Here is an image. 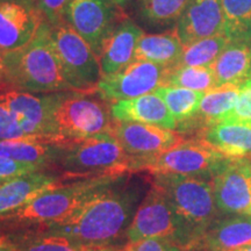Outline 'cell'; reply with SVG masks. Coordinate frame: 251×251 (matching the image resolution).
I'll list each match as a JSON object with an SVG mask.
<instances>
[{
	"label": "cell",
	"mask_w": 251,
	"mask_h": 251,
	"mask_svg": "<svg viewBox=\"0 0 251 251\" xmlns=\"http://www.w3.org/2000/svg\"><path fill=\"white\" fill-rule=\"evenodd\" d=\"M141 194V185L129 183L125 176L67 218L43 224L46 233L67 237L83 247L112 246L127 234Z\"/></svg>",
	"instance_id": "1"
},
{
	"label": "cell",
	"mask_w": 251,
	"mask_h": 251,
	"mask_svg": "<svg viewBox=\"0 0 251 251\" xmlns=\"http://www.w3.org/2000/svg\"><path fill=\"white\" fill-rule=\"evenodd\" d=\"M8 85L26 92L71 91L45 21L27 45L6 51Z\"/></svg>",
	"instance_id": "2"
},
{
	"label": "cell",
	"mask_w": 251,
	"mask_h": 251,
	"mask_svg": "<svg viewBox=\"0 0 251 251\" xmlns=\"http://www.w3.org/2000/svg\"><path fill=\"white\" fill-rule=\"evenodd\" d=\"M93 92H54L50 94V129L56 144L111 134L115 121L107 100Z\"/></svg>",
	"instance_id": "3"
},
{
	"label": "cell",
	"mask_w": 251,
	"mask_h": 251,
	"mask_svg": "<svg viewBox=\"0 0 251 251\" xmlns=\"http://www.w3.org/2000/svg\"><path fill=\"white\" fill-rule=\"evenodd\" d=\"M55 164L65 178L120 176L134 172L135 157L126 152L112 134H99L86 139L59 144Z\"/></svg>",
	"instance_id": "4"
},
{
	"label": "cell",
	"mask_w": 251,
	"mask_h": 251,
	"mask_svg": "<svg viewBox=\"0 0 251 251\" xmlns=\"http://www.w3.org/2000/svg\"><path fill=\"white\" fill-rule=\"evenodd\" d=\"M153 184L164 191L198 247L208 228L221 214L216 208L212 180L180 175H153Z\"/></svg>",
	"instance_id": "5"
},
{
	"label": "cell",
	"mask_w": 251,
	"mask_h": 251,
	"mask_svg": "<svg viewBox=\"0 0 251 251\" xmlns=\"http://www.w3.org/2000/svg\"><path fill=\"white\" fill-rule=\"evenodd\" d=\"M229 159L202 139L183 140L172 148L148 158L135 157L134 171L153 175H180L212 180Z\"/></svg>",
	"instance_id": "6"
},
{
	"label": "cell",
	"mask_w": 251,
	"mask_h": 251,
	"mask_svg": "<svg viewBox=\"0 0 251 251\" xmlns=\"http://www.w3.org/2000/svg\"><path fill=\"white\" fill-rule=\"evenodd\" d=\"M124 177L125 175L96 176L72 181L69 185H59L13 213L12 216L41 224L57 221L67 218Z\"/></svg>",
	"instance_id": "7"
},
{
	"label": "cell",
	"mask_w": 251,
	"mask_h": 251,
	"mask_svg": "<svg viewBox=\"0 0 251 251\" xmlns=\"http://www.w3.org/2000/svg\"><path fill=\"white\" fill-rule=\"evenodd\" d=\"M128 242L147 238L171 241L185 250L193 249V242L164 191L153 184L137 207L126 234Z\"/></svg>",
	"instance_id": "8"
},
{
	"label": "cell",
	"mask_w": 251,
	"mask_h": 251,
	"mask_svg": "<svg viewBox=\"0 0 251 251\" xmlns=\"http://www.w3.org/2000/svg\"><path fill=\"white\" fill-rule=\"evenodd\" d=\"M50 35L71 91L96 92L102 74L91 47L65 21L50 25Z\"/></svg>",
	"instance_id": "9"
},
{
	"label": "cell",
	"mask_w": 251,
	"mask_h": 251,
	"mask_svg": "<svg viewBox=\"0 0 251 251\" xmlns=\"http://www.w3.org/2000/svg\"><path fill=\"white\" fill-rule=\"evenodd\" d=\"M64 21L99 58L106 41L117 28V9L112 0H71Z\"/></svg>",
	"instance_id": "10"
},
{
	"label": "cell",
	"mask_w": 251,
	"mask_h": 251,
	"mask_svg": "<svg viewBox=\"0 0 251 251\" xmlns=\"http://www.w3.org/2000/svg\"><path fill=\"white\" fill-rule=\"evenodd\" d=\"M166 69L156 63L135 59L121 71L102 76L97 92L101 98L114 102L155 92L164 84Z\"/></svg>",
	"instance_id": "11"
},
{
	"label": "cell",
	"mask_w": 251,
	"mask_h": 251,
	"mask_svg": "<svg viewBox=\"0 0 251 251\" xmlns=\"http://www.w3.org/2000/svg\"><path fill=\"white\" fill-rule=\"evenodd\" d=\"M216 208L224 216L249 215L251 170L247 159L230 161L212 179Z\"/></svg>",
	"instance_id": "12"
},
{
	"label": "cell",
	"mask_w": 251,
	"mask_h": 251,
	"mask_svg": "<svg viewBox=\"0 0 251 251\" xmlns=\"http://www.w3.org/2000/svg\"><path fill=\"white\" fill-rule=\"evenodd\" d=\"M111 134L126 152L136 158L156 156L184 140L176 130L140 122L117 121Z\"/></svg>",
	"instance_id": "13"
},
{
	"label": "cell",
	"mask_w": 251,
	"mask_h": 251,
	"mask_svg": "<svg viewBox=\"0 0 251 251\" xmlns=\"http://www.w3.org/2000/svg\"><path fill=\"white\" fill-rule=\"evenodd\" d=\"M45 21L36 2L0 0V48L9 51L27 45Z\"/></svg>",
	"instance_id": "14"
},
{
	"label": "cell",
	"mask_w": 251,
	"mask_h": 251,
	"mask_svg": "<svg viewBox=\"0 0 251 251\" xmlns=\"http://www.w3.org/2000/svg\"><path fill=\"white\" fill-rule=\"evenodd\" d=\"M0 99L13 114L26 137L55 143L50 129V94L36 96L12 90L0 93Z\"/></svg>",
	"instance_id": "15"
},
{
	"label": "cell",
	"mask_w": 251,
	"mask_h": 251,
	"mask_svg": "<svg viewBox=\"0 0 251 251\" xmlns=\"http://www.w3.org/2000/svg\"><path fill=\"white\" fill-rule=\"evenodd\" d=\"M67 178L36 171L12 178L0 184V216H9L42 194L54 190Z\"/></svg>",
	"instance_id": "16"
},
{
	"label": "cell",
	"mask_w": 251,
	"mask_h": 251,
	"mask_svg": "<svg viewBox=\"0 0 251 251\" xmlns=\"http://www.w3.org/2000/svg\"><path fill=\"white\" fill-rule=\"evenodd\" d=\"M183 46L206 37L225 35V20L220 0H192L176 24Z\"/></svg>",
	"instance_id": "17"
},
{
	"label": "cell",
	"mask_w": 251,
	"mask_h": 251,
	"mask_svg": "<svg viewBox=\"0 0 251 251\" xmlns=\"http://www.w3.org/2000/svg\"><path fill=\"white\" fill-rule=\"evenodd\" d=\"M111 112L115 121L140 122L170 130L177 129V122L164 100L156 92L115 101L111 105Z\"/></svg>",
	"instance_id": "18"
},
{
	"label": "cell",
	"mask_w": 251,
	"mask_h": 251,
	"mask_svg": "<svg viewBox=\"0 0 251 251\" xmlns=\"http://www.w3.org/2000/svg\"><path fill=\"white\" fill-rule=\"evenodd\" d=\"M143 36V30L129 20L119 25L106 41L99 56L102 76L121 71L135 61L137 43Z\"/></svg>",
	"instance_id": "19"
},
{
	"label": "cell",
	"mask_w": 251,
	"mask_h": 251,
	"mask_svg": "<svg viewBox=\"0 0 251 251\" xmlns=\"http://www.w3.org/2000/svg\"><path fill=\"white\" fill-rule=\"evenodd\" d=\"M251 244V216L228 215L216 220L197 248L205 251L240 249Z\"/></svg>",
	"instance_id": "20"
},
{
	"label": "cell",
	"mask_w": 251,
	"mask_h": 251,
	"mask_svg": "<svg viewBox=\"0 0 251 251\" xmlns=\"http://www.w3.org/2000/svg\"><path fill=\"white\" fill-rule=\"evenodd\" d=\"M200 139L229 159H251L250 125L220 122L205 128Z\"/></svg>",
	"instance_id": "21"
},
{
	"label": "cell",
	"mask_w": 251,
	"mask_h": 251,
	"mask_svg": "<svg viewBox=\"0 0 251 251\" xmlns=\"http://www.w3.org/2000/svg\"><path fill=\"white\" fill-rule=\"evenodd\" d=\"M211 68L216 86L242 85L251 79V41L231 42Z\"/></svg>",
	"instance_id": "22"
},
{
	"label": "cell",
	"mask_w": 251,
	"mask_h": 251,
	"mask_svg": "<svg viewBox=\"0 0 251 251\" xmlns=\"http://www.w3.org/2000/svg\"><path fill=\"white\" fill-rule=\"evenodd\" d=\"M181 52L183 43L175 28L161 34H143L137 43L135 59L152 62L164 68H172L178 64Z\"/></svg>",
	"instance_id": "23"
},
{
	"label": "cell",
	"mask_w": 251,
	"mask_h": 251,
	"mask_svg": "<svg viewBox=\"0 0 251 251\" xmlns=\"http://www.w3.org/2000/svg\"><path fill=\"white\" fill-rule=\"evenodd\" d=\"M241 85L216 86L203 94L196 117L185 128L200 127L201 131L207 127L219 124L234 108L240 94Z\"/></svg>",
	"instance_id": "24"
},
{
	"label": "cell",
	"mask_w": 251,
	"mask_h": 251,
	"mask_svg": "<svg viewBox=\"0 0 251 251\" xmlns=\"http://www.w3.org/2000/svg\"><path fill=\"white\" fill-rule=\"evenodd\" d=\"M59 144L37 139L0 141V156L45 169L57 159Z\"/></svg>",
	"instance_id": "25"
},
{
	"label": "cell",
	"mask_w": 251,
	"mask_h": 251,
	"mask_svg": "<svg viewBox=\"0 0 251 251\" xmlns=\"http://www.w3.org/2000/svg\"><path fill=\"white\" fill-rule=\"evenodd\" d=\"M155 92L168 106L172 117L177 122V128H183L196 117L203 92L175 86H159Z\"/></svg>",
	"instance_id": "26"
},
{
	"label": "cell",
	"mask_w": 251,
	"mask_h": 251,
	"mask_svg": "<svg viewBox=\"0 0 251 251\" xmlns=\"http://www.w3.org/2000/svg\"><path fill=\"white\" fill-rule=\"evenodd\" d=\"M230 43L226 35L206 37L188 43L183 46V52L176 67H212Z\"/></svg>",
	"instance_id": "27"
},
{
	"label": "cell",
	"mask_w": 251,
	"mask_h": 251,
	"mask_svg": "<svg viewBox=\"0 0 251 251\" xmlns=\"http://www.w3.org/2000/svg\"><path fill=\"white\" fill-rule=\"evenodd\" d=\"M225 35L230 42L251 41V0H220Z\"/></svg>",
	"instance_id": "28"
},
{
	"label": "cell",
	"mask_w": 251,
	"mask_h": 251,
	"mask_svg": "<svg viewBox=\"0 0 251 251\" xmlns=\"http://www.w3.org/2000/svg\"><path fill=\"white\" fill-rule=\"evenodd\" d=\"M164 85L206 93L216 87V78L211 67H172L166 69Z\"/></svg>",
	"instance_id": "29"
},
{
	"label": "cell",
	"mask_w": 251,
	"mask_h": 251,
	"mask_svg": "<svg viewBox=\"0 0 251 251\" xmlns=\"http://www.w3.org/2000/svg\"><path fill=\"white\" fill-rule=\"evenodd\" d=\"M192 0H137L139 14L151 26L177 24Z\"/></svg>",
	"instance_id": "30"
},
{
	"label": "cell",
	"mask_w": 251,
	"mask_h": 251,
	"mask_svg": "<svg viewBox=\"0 0 251 251\" xmlns=\"http://www.w3.org/2000/svg\"><path fill=\"white\" fill-rule=\"evenodd\" d=\"M9 244L17 251H83L86 248L67 237L47 233L39 236L21 237Z\"/></svg>",
	"instance_id": "31"
},
{
	"label": "cell",
	"mask_w": 251,
	"mask_h": 251,
	"mask_svg": "<svg viewBox=\"0 0 251 251\" xmlns=\"http://www.w3.org/2000/svg\"><path fill=\"white\" fill-rule=\"evenodd\" d=\"M220 122H233V124L251 126V79L241 85L240 94L234 108Z\"/></svg>",
	"instance_id": "32"
},
{
	"label": "cell",
	"mask_w": 251,
	"mask_h": 251,
	"mask_svg": "<svg viewBox=\"0 0 251 251\" xmlns=\"http://www.w3.org/2000/svg\"><path fill=\"white\" fill-rule=\"evenodd\" d=\"M43 168L39 165L29 164V163H23L14 161L12 158L0 156V180H8L12 178L19 177L33 172L41 171Z\"/></svg>",
	"instance_id": "33"
},
{
	"label": "cell",
	"mask_w": 251,
	"mask_h": 251,
	"mask_svg": "<svg viewBox=\"0 0 251 251\" xmlns=\"http://www.w3.org/2000/svg\"><path fill=\"white\" fill-rule=\"evenodd\" d=\"M71 0H37L36 5L45 20L51 26L64 21V13Z\"/></svg>",
	"instance_id": "34"
},
{
	"label": "cell",
	"mask_w": 251,
	"mask_h": 251,
	"mask_svg": "<svg viewBox=\"0 0 251 251\" xmlns=\"http://www.w3.org/2000/svg\"><path fill=\"white\" fill-rule=\"evenodd\" d=\"M126 251H187L171 241L163 238H147L125 246Z\"/></svg>",
	"instance_id": "35"
},
{
	"label": "cell",
	"mask_w": 251,
	"mask_h": 251,
	"mask_svg": "<svg viewBox=\"0 0 251 251\" xmlns=\"http://www.w3.org/2000/svg\"><path fill=\"white\" fill-rule=\"evenodd\" d=\"M8 85L7 67H6V50L0 48V87Z\"/></svg>",
	"instance_id": "36"
},
{
	"label": "cell",
	"mask_w": 251,
	"mask_h": 251,
	"mask_svg": "<svg viewBox=\"0 0 251 251\" xmlns=\"http://www.w3.org/2000/svg\"><path fill=\"white\" fill-rule=\"evenodd\" d=\"M83 251H126L125 247L118 248L117 246H107V247H86Z\"/></svg>",
	"instance_id": "37"
},
{
	"label": "cell",
	"mask_w": 251,
	"mask_h": 251,
	"mask_svg": "<svg viewBox=\"0 0 251 251\" xmlns=\"http://www.w3.org/2000/svg\"><path fill=\"white\" fill-rule=\"evenodd\" d=\"M0 251H17L9 243L0 242Z\"/></svg>",
	"instance_id": "38"
},
{
	"label": "cell",
	"mask_w": 251,
	"mask_h": 251,
	"mask_svg": "<svg viewBox=\"0 0 251 251\" xmlns=\"http://www.w3.org/2000/svg\"><path fill=\"white\" fill-rule=\"evenodd\" d=\"M113 2H114V4H119V5H121V4H124V2H126L127 1V0H112Z\"/></svg>",
	"instance_id": "39"
},
{
	"label": "cell",
	"mask_w": 251,
	"mask_h": 251,
	"mask_svg": "<svg viewBox=\"0 0 251 251\" xmlns=\"http://www.w3.org/2000/svg\"><path fill=\"white\" fill-rule=\"evenodd\" d=\"M241 251H251V244L250 246H246V247L241 248Z\"/></svg>",
	"instance_id": "40"
},
{
	"label": "cell",
	"mask_w": 251,
	"mask_h": 251,
	"mask_svg": "<svg viewBox=\"0 0 251 251\" xmlns=\"http://www.w3.org/2000/svg\"><path fill=\"white\" fill-rule=\"evenodd\" d=\"M190 251H205V250L200 249V248H194V249H192V250H190Z\"/></svg>",
	"instance_id": "41"
},
{
	"label": "cell",
	"mask_w": 251,
	"mask_h": 251,
	"mask_svg": "<svg viewBox=\"0 0 251 251\" xmlns=\"http://www.w3.org/2000/svg\"><path fill=\"white\" fill-rule=\"evenodd\" d=\"M247 163H248V165H249V169L251 170V159H247Z\"/></svg>",
	"instance_id": "42"
},
{
	"label": "cell",
	"mask_w": 251,
	"mask_h": 251,
	"mask_svg": "<svg viewBox=\"0 0 251 251\" xmlns=\"http://www.w3.org/2000/svg\"><path fill=\"white\" fill-rule=\"evenodd\" d=\"M226 251H241V248L240 249H230V250H226Z\"/></svg>",
	"instance_id": "43"
},
{
	"label": "cell",
	"mask_w": 251,
	"mask_h": 251,
	"mask_svg": "<svg viewBox=\"0 0 251 251\" xmlns=\"http://www.w3.org/2000/svg\"><path fill=\"white\" fill-rule=\"evenodd\" d=\"M28 1H31V2H36L37 0H28Z\"/></svg>",
	"instance_id": "44"
},
{
	"label": "cell",
	"mask_w": 251,
	"mask_h": 251,
	"mask_svg": "<svg viewBox=\"0 0 251 251\" xmlns=\"http://www.w3.org/2000/svg\"><path fill=\"white\" fill-rule=\"evenodd\" d=\"M248 216H251V212H250V214H249V215H248Z\"/></svg>",
	"instance_id": "45"
}]
</instances>
